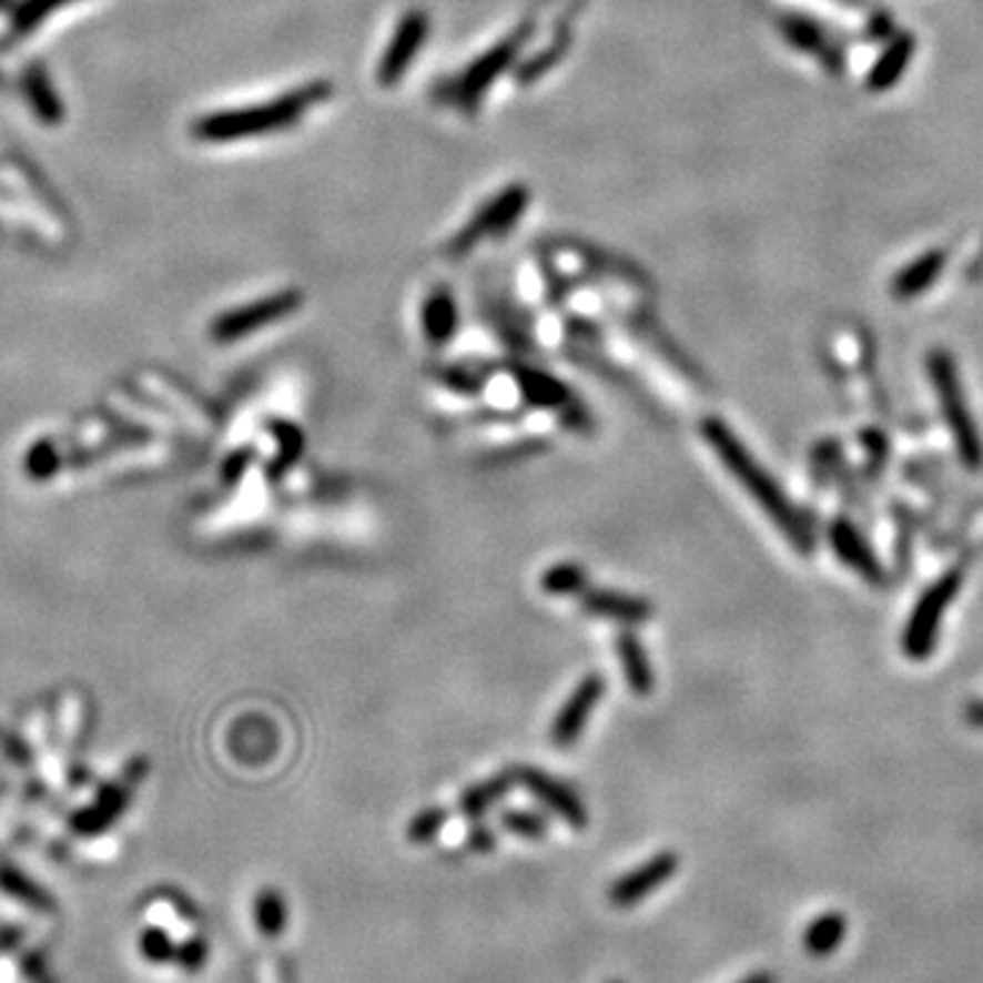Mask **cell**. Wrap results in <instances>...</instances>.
Returning <instances> with one entry per match:
<instances>
[{"label":"cell","mask_w":983,"mask_h":983,"mask_svg":"<svg viewBox=\"0 0 983 983\" xmlns=\"http://www.w3.org/2000/svg\"><path fill=\"white\" fill-rule=\"evenodd\" d=\"M700 432L705 443L713 448V454L719 457L721 465L732 473V478H736L740 487L754 497L757 506H760L762 511L773 519V525L790 538L792 547H795L798 553L809 555L811 549H814V538H811L807 519H803V514L792 506L790 497L781 492L771 473H768L766 467L754 459V454L738 440L736 432L716 416L702 418Z\"/></svg>","instance_id":"cell-1"},{"label":"cell","mask_w":983,"mask_h":983,"mask_svg":"<svg viewBox=\"0 0 983 983\" xmlns=\"http://www.w3.org/2000/svg\"><path fill=\"white\" fill-rule=\"evenodd\" d=\"M328 97H331V85H325V82H312V85H304L301 91L287 93V97L274 99V102L254 104L246 107V110L205 115L203 121L194 123V138L209 142H230V140H246V138H260V134H271L276 132V129H287L293 126V123H298L312 107L325 102Z\"/></svg>","instance_id":"cell-2"},{"label":"cell","mask_w":983,"mask_h":983,"mask_svg":"<svg viewBox=\"0 0 983 983\" xmlns=\"http://www.w3.org/2000/svg\"><path fill=\"white\" fill-rule=\"evenodd\" d=\"M929 375H932L934 388H938V399L943 405L945 413V422H949L953 437H956V446L962 459L967 462L970 467H979L981 465V440H979V432H975L973 418H970L967 411V402H964L962 386H959V377H956V366H953L951 355L945 351H934L929 355Z\"/></svg>","instance_id":"cell-3"},{"label":"cell","mask_w":983,"mask_h":983,"mask_svg":"<svg viewBox=\"0 0 983 983\" xmlns=\"http://www.w3.org/2000/svg\"><path fill=\"white\" fill-rule=\"evenodd\" d=\"M527 203H530V192H527L525 186H508L503 189V192H497L495 197L473 213L470 222L454 235L452 244H448V252L465 254L470 252L473 246L482 244V241L492 239V235L508 233V230L517 224V219L525 213Z\"/></svg>","instance_id":"cell-4"},{"label":"cell","mask_w":983,"mask_h":983,"mask_svg":"<svg viewBox=\"0 0 983 983\" xmlns=\"http://www.w3.org/2000/svg\"><path fill=\"white\" fill-rule=\"evenodd\" d=\"M959 585H962V574H943L915 604L908 629H904V650L910 659H926L932 653L934 642H938V629L945 618V609L959 594Z\"/></svg>","instance_id":"cell-5"},{"label":"cell","mask_w":983,"mask_h":983,"mask_svg":"<svg viewBox=\"0 0 983 983\" xmlns=\"http://www.w3.org/2000/svg\"><path fill=\"white\" fill-rule=\"evenodd\" d=\"M301 304H304V295L298 290H282V293L265 295V298L252 301V304L241 306V310L224 312L222 317L213 320L211 336L216 342L244 340V336L254 334V331L265 328L271 323H280V320L298 312Z\"/></svg>","instance_id":"cell-6"},{"label":"cell","mask_w":983,"mask_h":983,"mask_svg":"<svg viewBox=\"0 0 983 983\" xmlns=\"http://www.w3.org/2000/svg\"><path fill=\"white\" fill-rule=\"evenodd\" d=\"M604 691H607V683L598 672L585 675L582 680L577 683V689L568 695V700L563 702V708L558 710L553 721V730H549V740H553L555 749L566 751L577 743L579 736L585 732L588 727L590 716L596 713L598 702L604 700Z\"/></svg>","instance_id":"cell-7"},{"label":"cell","mask_w":983,"mask_h":983,"mask_svg":"<svg viewBox=\"0 0 983 983\" xmlns=\"http://www.w3.org/2000/svg\"><path fill=\"white\" fill-rule=\"evenodd\" d=\"M426 36H429V17H426V11H407L399 20V26H396L394 36H391L386 52L381 58V67H377V82L383 88L396 85L407 74L411 63L422 52Z\"/></svg>","instance_id":"cell-8"},{"label":"cell","mask_w":983,"mask_h":983,"mask_svg":"<svg viewBox=\"0 0 983 983\" xmlns=\"http://www.w3.org/2000/svg\"><path fill=\"white\" fill-rule=\"evenodd\" d=\"M680 858L675 852H656L653 858H648L645 863H639L637 869L626 872L624 878H618L609 885V904L626 910L634 904L645 902L653 891H659L661 885H667L669 880L678 874Z\"/></svg>","instance_id":"cell-9"},{"label":"cell","mask_w":983,"mask_h":983,"mask_svg":"<svg viewBox=\"0 0 983 983\" xmlns=\"http://www.w3.org/2000/svg\"><path fill=\"white\" fill-rule=\"evenodd\" d=\"M530 33H533V22L527 20L525 26H519L517 31L508 36V39L497 41L489 52H484L482 58H476V61L470 63V69H467L465 74H462V80L457 82V97L462 99V102L473 104L478 97H484V91H487L492 82H495L497 77L508 69V63L517 58L519 47L525 44L527 36Z\"/></svg>","instance_id":"cell-10"},{"label":"cell","mask_w":983,"mask_h":983,"mask_svg":"<svg viewBox=\"0 0 983 983\" xmlns=\"http://www.w3.org/2000/svg\"><path fill=\"white\" fill-rule=\"evenodd\" d=\"M514 773H517L519 784H523L538 803H544L549 811H555L560 820H566L568 825L577 828V831L588 828L590 820L588 809H585L582 798H579L571 787L563 784V781L555 779V776L538 771V768H519V771Z\"/></svg>","instance_id":"cell-11"},{"label":"cell","mask_w":983,"mask_h":983,"mask_svg":"<svg viewBox=\"0 0 983 983\" xmlns=\"http://www.w3.org/2000/svg\"><path fill=\"white\" fill-rule=\"evenodd\" d=\"M579 604H582L585 615H590V618L615 620V624L624 626H642L653 618V604L648 598L618 594V590L590 588V585L579 594Z\"/></svg>","instance_id":"cell-12"},{"label":"cell","mask_w":983,"mask_h":983,"mask_svg":"<svg viewBox=\"0 0 983 983\" xmlns=\"http://www.w3.org/2000/svg\"><path fill=\"white\" fill-rule=\"evenodd\" d=\"M828 536H831V544L833 549H837L839 558H842L852 571H858L863 579H869V582H882L885 571H882L872 547L863 541V536L855 530V527L844 523V519H839V523L831 525V533H828Z\"/></svg>","instance_id":"cell-13"},{"label":"cell","mask_w":983,"mask_h":983,"mask_svg":"<svg viewBox=\"0 0 983 983\" xmlns=\"http://www.w3.org/2000/svg\"><path fill=\"white\" fill-rule=\"evenodd\" d=\"M779 31L795 50L822 58L828 71L842 69V55L828 44L825 33H822V28L814 20H807L801 14H784L779 17Z\"/></svg>","instance_id":"cell-14"},{"label":"cell","mask_w":983,"mask_h":983,"mask_svg":"<svg viewBox=\"0 0 983 983\" xmlns=\"http://www.w3.org/2000/svg\"><path fill=\"white\" fill-rule=\"evenodd\" d=\"M514 383H517L519 394L527 405L541 407V411H563L568 402L574 399L571 391H568L558 377L547 375L541 369H533V366H514Z\"/></svg>","instance_id":"cell-15"},{"label":"cell","mask_w":983,"mask_h":983,"mask_svg":"<svg viewBox=\"0 0 983 983\" xmlns=\"http://www.w3.org/2000/svg\"><path fill=\"white\" fill-rule=\"evenodd\" d=\"M422 325H424L426 342L435 347L446 345V342L457 334L459 310H457V301H454V295L448 293L446 287L432 290L429 298L424 301Z\"/></svg>","instance_id":"cell-16"},{"label":"cell","mask_w":983,"mask_h":983,"mask_svg":"<svg viewBox=\"0 0 983 983\" xmlns=\"http://www.w3.org/2000/svg\"><path fill=\"white\" fill-rule=\"evenodd\" d=\"M615 648H618V659H620V669L626 675V683L637 697H648L656 686V675L653 667H650L648 653H645L642 642L634 631H620L618 639H615Z\"/></svg>","instance_id":"cell-17"},{"label":"cell","mask_w":983,"mask_h":983,"mask_svg":"<svg viewBox=\"0 0 983 983\" xmlns=\"http://www.w3.org/2000/svg\"><path fill=\"white\" fill-rule=\"evenodd\" d=\"M913 52H915L913 36L899 33L896 39L888 44V50L878 58V63H874L872 71H869V77H867L869 91L882 93V91H888L891 85H896V82L902 80V74H904V69H908Z\"/></svg>","instance_id":"cell-18"},{"label":"cell","mask_w":983,"mask_h":983,"mask_svg":"<svg viewBox=\"0 0 983 983\" xmlns=\"http://www.w3.org/2000/svg\"><path fill=\"white\" fill-rule=\"evenodd\" d=\"M943 268H945V252L921 254V257L913 260L908 268H902L896 276H893L891 293L896 295V298H915V295L926 293V290L932 287L934 280L943 274Z\"/></svg>","instance_id":"cell-19"},{"label":"cell","mask_w":983,"mask_h":983,"mask_svg":"<svg viewBox=\"0 0 983 983\" xmlns=\"http://www.w3.org/2000/svg\"><path fill=\"white\" fill-rule=\"evenodd\" d=\"M514 784H517V773L511 771V773H497L492 776V779H484L478 781V784L467 787L459 798L462 814L478 820V817L487 814L497 801H503V798L511 792Z\"/></svg>","instance_id":"cell-20"},{"label":"cell","mask_w":983,"mask_h":983,"mask_svg":"<svg viewBox=\"0 0 983 983\" xmlns=\"http://www.w3.org/2000/svg\"><path fill=\"white\" fill-rule=\"evenodd\" d=\"M547 596H579L588 588V571L579 563H555L538 579Z\"/></svg>","instance_id":"cell-21"},{"label":"cell","mask_w":983,"mask_h":983,"mask_svg":"<svg viewBox=\"0 0 983 983\" xmlns=\"http://www.w3.org/2000/svg\"><path fill=\"white\" fill-rule=\"evenodd\" d=\"M26 93H28V102H31L36 115H39L41 121H47V123L61 121V115H63L61 102L55 99V93H52V88H50V80H47V74L39 67H33L26 74Z\"/></svg>","instance_id":"cell-22"},{"label":"cell","mask_w":983,"mask_h":983,"mask_svg":"<svg viewBox=\"0 0 983 983\" xmlns=\"http://www.w3.org/2000/svg\"><path fill=\"white\" fill-rule=\"evenodd\" d=\"M254 921H257L260 932H265L268 938H276L284 926H287V904L276 891L265 888L257 893V902H254Z\"/></svg>","instance_id":"cell-23"},{"label":"cell","mask_w":983,"mask_h":983,"mask_svg":"<svg viewBox=\"0 0 983 983\" xmlns=\"http://www.w3.org/2000/svg\"><path fill=\"white\" fill-rule=\"evenodd\" d=\"M842 932H844L842 918L822 915V918H817V921L807 929V934H803V943H807V949L811 953L822 956V953H831L833 949H837L839 940H842Z\"/></svg>","instance_id":"cell-24"},{"label":"cell","mask_w":983,"mask_h":983,"mask_svg":"<svg viewBox=\"0 0 983 983\" xmlns=\"http://www.w3.org/2000/svg\"><path fill=\"white\" fill-rule=\"evenodd\" d=\"M503 828H506L511 837L517 839H527V842H541L547 837V820L536 811H525V809H508L503 811L500 817Z\"/></svg>","instance_id":"cell-25"},{"label":"cell","mask_w":983,"mask_h":983,"mask_svg":"<svg viewBox=\"0 0 983 983\" xmlns=\"http://www.w3.org/2000/svg\"><path fill=\"white\" fill-rule=\"evenodd\" d=\"M67 3H71V0H26V3L17 9L9 36L11 39H14V36H26L28 31H33L47 14H52V11L61 9V6Z\"/></svg>","instance_id":"cell-26"},{"label":"cell","mask_w":983,"mask_h":983,"mask_svg":"<svg viewBox=\"0 0 983 983\" xmlns=\"http://www.w3.org/2000/svg\"><path fill=\"white\" fill-rule=\"evenodd\" d=\"M448 822L446 809H424L407 822V842L413 844H429L432 839H437V833L443 831V825Z\"/></svg>","instance_id":"cell-27"},{"label":"cell","mask_w":983,"mask_h":983,"mask_svg":"<svg viewBox=\"0 0 983 983\" xmlns=\"http://www.w3.org/2000/svg\"><path fill=\"white\" fill-rule=\"evenodd\" d=\"M440 383L446 388H452L454 394L476 396L482 394L484 386H487V377L476 369H467V366H446V369L440 372Z\"/></svg>","instance_id":"cell-28"},{"label":"cell","mask_w":983,"mask_h":983,"mask_svg":"<svg viewBox=\"0 0 983 983\" xmlns=\"http://www.w3.org/2000/svg\"><path fill=\"white\" fill-rule=\"evenodd\" d=\"M560 424L566 426V429L579 432V435H590V432H594V416L574 399L560 411Z\"/></svg>","instance_id":"cell-29"},{"label":"cell","mask_w":983,"mask_h":983,"mask_svg":"<svg viewBox=\"0 0 983 983\" xmlns=\"http://www.w3.org/2000/svg\"><path fill=\"white\" fill-rule=\"evenodd\" d=\"M276 443L284 448V454L280 457L284 465H290V462L304 452V437H301V432L290 424L276 426Z\"/></svg>","instance_id":"cell-30"},{"label":"cell","mask_w":983,"mask_h":983,"mask_svg":"<svg viewBox=\"0 0 983 983\" xmlns=\"http://www.w3.org/2000/svg\"><path fill=\"white\" fill-rule=\"evenodd\" d=\"M467 842H470V847L476 852H489L492 847H495V837H492V831L487 825H476V828H470V837H467Z\"/></svg>","instance_id":"cell-31"},{"label":"cell","mask_w":983,"mask_h":983,"mask_svg":"<svg viewBox=\"0 0 983 983\" xmlns=\"http://www.w3.org/2000/svg\"><path fill=\"white\" fill-rule=\"evenodd\" d=\"M740 983H773V979L768 973H754V975H749V979H743Z\"/></svg>","instance_id":"cell-32"},{"label":"cell","mask_w":983,"mask_h":983,"mask_svg":"<svg viewBox=\"0 0 983 983\" xmlns=\"http://www.w3.org/2000/svg\"><path fill=\"white\" fill-rule=\"evenodd\" d=\"M970 719H973L975 724H983V705H973V708H970Z\"/></svg>","instance_id":"cell-33"},{"label":"cell","mask_w":983,"mask_h":983,"mask_svg":"<svg viewBox=\"0 0 983 983\" xmlns=\"http://www.w3.org/2000/svg\"><path fill=\"white\" fill-rule=\"evenodd\" d=\"M612 983H618V981H612Z\"/></svg>","instance_id":"cell-34"}]
</instances>
